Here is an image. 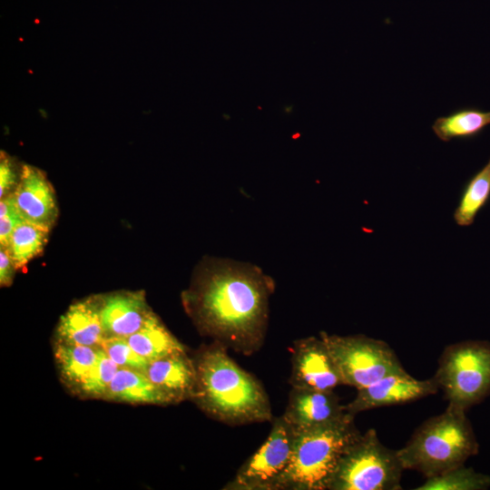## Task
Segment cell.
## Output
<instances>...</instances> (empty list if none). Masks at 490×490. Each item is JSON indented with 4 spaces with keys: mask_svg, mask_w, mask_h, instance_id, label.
Instances as JSON below:
<instances>
[{
    "mask_svg": "<svg viewBox=\"0 0 490 490\" xmlns=\"http://www.w3.org/2000/svg\"><path fill=\"white\" fill-rule=\"evenodd\" d=\"M273 279L259 267L229 259L204 260L184 295L200 330L245 356L263 345Z\"/></svg>",
    "mask_w": 490,
    "mask_h": 490,
    "instance_id": "cell-1",
    "label": "cell"
},
{
    "mask_svg": "<svg viewBox=\"0 0 490 490\" xmlns=\"http://www.w3.org/2000/svg\"><path fill=\"white\" fill-rule=\"evenodd\" d=\"M218 342L194 360L197 386L192 399L212 418L230 426L272 421L270 398L261 383L240 368Z\"/></svg>",
    "mask_w": 490,
    "mask_h": 490,
    "instance_id": "cell-2",
    "label": "cell"
},
{
    "mask_svg": "<svg viewBox=\"0 0 490 490\" xmlns=\"http://www.w3.org/2000/svg\"><path fill=\"white\" fill-rule=\"evenodd\" d=\"M478 451L466 410L448 404L443 413L425 421L397 454L405 470L431 477L465 465Z\"/></svg>",
    "mask_w": 490,
    "mask_h": 490,
    "instance_id": "cell-3",
    "label": "cell"
},
{
    "mask_svg": "<svg viewBox=\"0 0 490 490\" xmlns=\"http://www.w3.org/2000/svg\"><path fill=\"white\" fill-rule=\"evenodd\" d=\"M359 435L349 414L339 421L295 431L279 490H328L341 456Z\"/></svg>",
    "mask_w": 490,
    "mask_h": 490,
    "instance_id": "cell-4",
    "label": "cell"
},
{
    "mask_svg": "<svg viewBox=\"0 0 490 490\" xmlns=\"http://www.w3.org/2000/svg\"><path fill=\"white\" fill-rule=\"evenodd\" d=\"M404 470L397 450L384 446L371 428L347 447L328 490H398Z\"/></svg>",
    "mask_w": 490,
    "mask_h": 490,
    "instance_id": "cell-5",
    "label": "cell"
},
{
    "mask_svg": "<svg viewBox=\"0 0 490 490\" xmlns=\"http://www.w3.org/2000/svg\"><path fill=\"white\" fill-rule=\"evenodd\" d=\"M448 404L467 410L490 395V342L465 340L447 346L434 376Z\"/></svg>",
    "mask_w": 490,
    "mask_h": 490,
    "instance_id": "cell-6",
    "label": "cell"
},
{
    "mask_svg": "<svg viewBox=\"0 0 490 490\" xmlns=\"http://www.w3.org/2000/svg\"><path fill=\"white\" fill-rule=\"evenodd\" d=\"M341 373L345 386L366 387L383 377L405 371L394 350L383 340L365 335L320 332Z\"/></svg>",
    "mask_w": 490,
    "mask_h": 490,
    "instance_id": "cell-7",
    "label": "cell"
},
{
    "mask_svg": "<svg viewBox=\"0 0 490 490\" xmlns=\"http://www.w3.org/2000/svg\"><path fill=\"white\" fill-rule=\"evenodd\" d=\"M295 430L283 416L272 419L271 430L260 448L225 485L226 490H279L293 451Z\"/></svg>",
    "mask_w": 490,
    "mask_h": 490,
    "instance_id": "cell-8",
    "label": "cell"
},
{
    "mask_svg": "<svg viewBox=\"0 0 490 490\" xmlns=\"http://www.w3.org/2000/svg\"><path fill=\"white\" fill-rule=\"evenodd\" d=\"M291 387L334 391L343 386L341 373L324 339L308 337L294 342L291 358Z\"/></svg>",
    "mask_w": 490,
    "mask_h": 490,
    "instance_id": "cell-9",
    "label": "cell"
},
{
    "mask_svg": "<svg viewBox=\"0 0 490 490\" xmlns=\"http://www.w3.org/2000/svg\"><path fill=\"white\" fill-rule=\"evenodd\" d=\"M439 390L433 377L419 380L406 370L389 374L373 384L358 389L356 397L347 405L346 411L354 416L372 408L395 406L434 395Z\"/></svg>",
    "mask_w": 490,
    "mask_h": 490,
    "instance_id": "cell-10",
    "label": "cell"
},
{
    "mask_svg": "<svg viewBox=\"0 0 490 490\" xmlns=\"http://www.w3.org/2000/svg\"><path fill=\"white\" fill-rule=\"evenodd\" d=\"M13 194L24 220L52 229L58 217V207L54 190L42 170L23 164L21 178Z\"/></svg>",
    "mask_w": 490,
    "mask_h": 490,
    "instance_id": "cell-11",
    "label": "cell"
},
{
    "mask_svg": "<svg viewBox=\"0 0 490 490\" xmlns=\"http://www.w3.org/2000/svg\"><path fill=\"white\" fill-rule=\"evenodd\" d=\"M348 415L334 391L291 387L282 416L298 431L339 421Z\"/></svg>",
    "mask_w": 490,
    "mask_h": 490,
    "instance_id": "cell-12",
    "label": "cell"
},
{
    "mask_svg": "<svg viewBox=\"0 0 490 490\" xmlns=\"http://www.w3.org/2000/svg\"><path fill=\"white\" fill-rule=\"evenodd\" d=\"M145 374L171 403L193 398L197 386L194 360L186 351L169 354L149 362Z\"/></svg>",
    "mask_w": 490,
    "mask_h": 490,
    "instance_id": "cell-13",
    "label": "cell"
},
{
    "mask_svg": "<svg viewBox=\"0 0 490 490\" xmlns=\"http://www.w3.org/2000/svg\"><path fill=\"white\" fill-rule=\"evenodd\" d=\"M152 313L142 292H121L100 301V314L106 337L127 338L137 332Z\"/></svg>",
    "mask_w": 490,
    "mask_h": 490,
    "instance_id": "cell-14",
    "label": "cell"
},
{
    "mask_svg": "<svg viewBox=\"0 0 490 490\" xmlns=\"http://www.w3.org/2000/svg\"><path fill=\"white\" fill-rule=\"evenodd\" d=\"M58 342L101 347L106 334L101 320L100 302L87 299L72 304L60 318Z\"/></svg>",
    "mask_w": 490,
    "mask_h": 490,
    "instance_id": "cell-15",
    "label": "cell"
},
{
    "mask_svg": "<svg viewBox=\"0 0 490 490\" xmlns=\"http://www.w3.org/2000/svg\"><path fill=\"white\" fill-rule=\"evenodd\" d=\"M102 353L101 347L58 342L54 358L64 379L83 392L95 372Z\"/></svg>",
    "mask_w": 490,
    "mask_h": 490,
    "instance_id": "cell-16",
    "label": "cell"
},
{
    "mask_svg": "<svg viewBox=\"0 0 490 490\" xmlns=\"http://www.w3.org/2000/svg\"><path fill=\"white\" fill-rule=\"evenodd\" d=\"M104 398L129 403L165 405L168 397L149 379L144 371L119 368Z\"/></svg>",
    "mask_w": 490,
    "mask_h": 490,
    "instance_id": "cell-17",
    "label": "cell"
},
{
    "mask_svg": "<svg viewBox=\"0 0 490 490\" xmlns=\"http://www.w3.org/2000/svg\"><path fill=\"white\" fill-rule=\"evenodd\" d=\"M126 339L133 350L149 362L169 354L186 351L185 347L153 312L142 327Z\"/></svg>",
    "mask_w": 490,
    "mask_h": 490,
    "instance_id": "cell-18",
    "label": "cell"
},
{
    "mask_svg": "<svg viewBox=\"0 0 490 490\" xmlns=\"http://www.w3.org/2000/svg\"><path fill=\"white\" fill-rule=\"evenodd\" d=\"M488 125H490V111L466 107L436 118L432 130L439 140L446 142L453 139L475 138Z\"/></svg>",
    "mask_w": 490,
    "mask_h": 490,
    "instance_id": "cell-19",
    "label": "cell"
},
{
    "mask_svg": "<svg viewBox=\"0 0 490 490\" xmlns=\"http://www.w3.org/2000/svg\"><path fill=\"white\" fill-rule=\"evenodd\" d=\"M490 200V158L466 182L454 212L455 222L461 227L474 223L475 217Z\"/></svg>",
    "mask_w": 490,
    "mask_h": 490,
    "instance_id": "cell-20",
    "label": "cell"
},
{
    "mask_svg": "<svg viewBox=\"0 0 490 490\" xmlns=\"http://www.w3.org/2000/svg\"><path fill=\"white\" fill-rule=\"evenodd\" d=\"M50 230L27 220L15 227L6 248L17 270L24 268L44 250Z\"/></svg>",
    "mask_w": 490,
    "mask_h": 490,
    "instance_id": "cell-21",
    "label": "cell"
},
{
    "mask_svg": "<svg viewBox=\"0 0 490 490\" xmlns=\"http://www.w3.org/2000/svg\"><path fill=\"white\" fill-rule=\"evenodd\" d=\"M490 488V475L465 465L454 467L431 477L415 490H486Z\"/></svg>",
    "mask_w": 490,
    "mask_h": 490,
    "instance_id": "cell-22",
    "label": "cell"
},
{
    "mask_svg": "<svg viewBox=\"0 0 490 490\" xmlns=\"http://www.w3.org/2000/svg\"><path fill=\"white\" fill-rule=\"evenodd\" d=\"M101 348L119 368H128L144 371L149 361L140 356L123 337H106Z\"/></svg>",
    "mask_w": 490,
    "mask_h": 490,
    "instance_id": "cell-23",
    "label": "cell"
},
{
    "mask_svg": "<svg viewBox=\"0 0 490 490\" xmlns=\"http://www.w3.org/2000/svg\"><path fill=\"white\" fill-rule=\"evenodd\" d=\"M24 220L15 202L14 194L11 193L0 200V247L6 248L10 237Z\"/></svg>",
    "mask_w": 490,
    "mask_h": 490,
    "instance_id": "cell-24",
    "label": "cell"
},
{
    "mask_svg": "<svg viewBox=\"0 0 490 490\" xmlns=\"http://www.w3.org/2000/svg\"><path fill=\"white\" fill-rule=\"evenodd\" d=\"M23 164L2 151L0 154V199L13 193L21 178Z\"/></svg>",
    "mask_w": 490,
    "mask_h": 490,
    "instance_id": "cell-25",
    "label": "cell"
},
{
    "mask_svg": "<svg viewBox=\"0 0 490 490\" xmlns=\"http://www.w3.org/2000/svg\"><path fill=\"white\" fill-rule=\"evenodd\" d=\"M16 267L7 250V248L0 247V285L7 287L11 285Z\"/></svg>",
    "mask_w": 490,
    "mask_h": 490,
    "instance_id": "cell-26",
    "label": "cell"
}]
</instances>
